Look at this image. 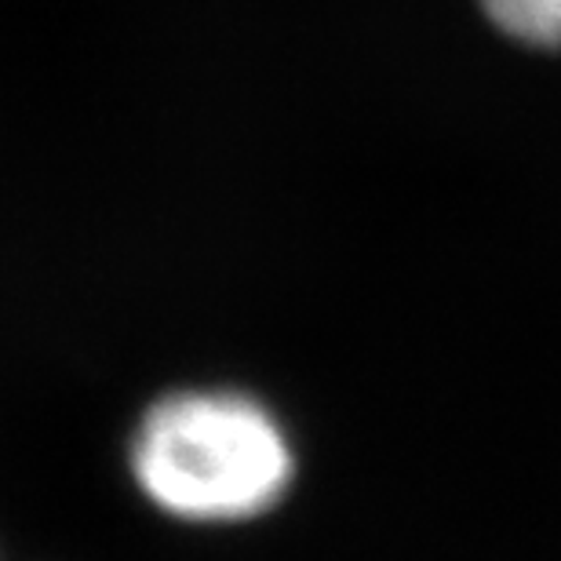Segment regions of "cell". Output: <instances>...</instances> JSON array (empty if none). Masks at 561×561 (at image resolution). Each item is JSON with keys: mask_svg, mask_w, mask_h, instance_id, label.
<instances>
[{"mask_svg": "<svg viewBox=\"0 0 561 561\" xmlns=\"http://www.w3.org/2000/svg\"><path fill=\"white\" fill-rule=\"evenodd\" d=\"M131 467L157 507L194 522L252 518L291 478L277 423L233 394L161 401L142 420Z\"/></svg>", "mask_w": 561, "mask_h": 561, "instance_id": "6da1fadb", "label": "cell"}, {"mask_svg": "<svg viewBox=\"0 0 561 561\" xmlns=\"http://www.w3.org/2000/svg\"><path fill=\"white\" fill-rule=\"evenodd\" d=\"M489 19L522 44L561 48V0H481Z\"/></svg>", "mask_w": 561, "mask_h": 561, "instance_id": "7a4b0ae2", "label": "cell"}]
</instances>
